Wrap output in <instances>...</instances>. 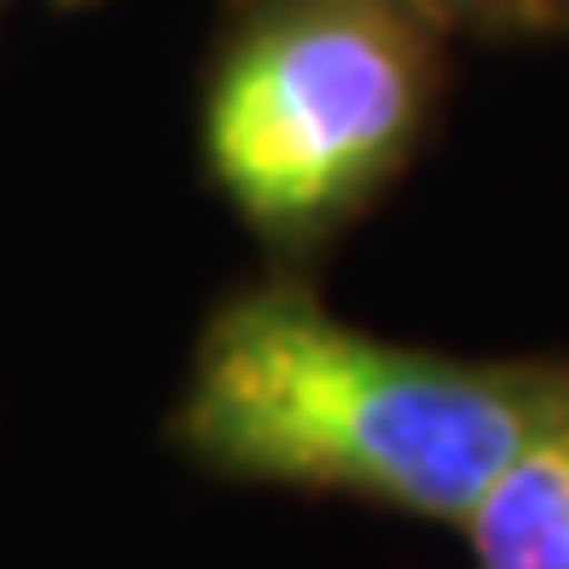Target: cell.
Masks as SVG:
<instances>
[{
  "label": "cell",
  "instance_id": "1",
  "mask_svg": "<svg viewBox=\"0 0 569 569\" xmlns=\"http://www.w3.org/2000/svg\"><path fill=\"white\" fill-rule=\"evenodd\" d=\"M563 390V360L390 343L338 320L297 273H273L203 320L174 442L227 482L465 523Z\"/></svg>",
  "mask_w": 569,
  "mask_h": 569
},
{
  "label": "cell",
  "instance_id": "3",
  "mask_svg": "<svg viewBox=\"0 0 569 569\" xmlns=\"http://www.w3.org/2000/svg\"><path fill=\"white\" fill-rule=\"evenodd\" d=\"M459 529L471 569H569V390Z\"/></svg>",
  "mask_w": 569,
  "mask_h": 569
},
{
  "label": "cell",
  "instance_id": "5",
  "mask_svg": "<svg viewBox=\"0 0 569 569\" xmlns=\"http://www.w3.org/2000/svg\"><path fill=\"white\" fill-rule=\"evenodd\" d=\"M552 7V30H569V0H547Z\"/></svg>",
  "mask_w": 569,
  "mask_h": 569
},
{
  "label": "cell",
  "instance_id": "4",
  "mask_svg": "<svg viewBox=\"0 0 569 569\" xmlns=\"http://www.w3.org/2000/svg\"><path fill=\"white\" fill-rule=\"evenodd\" d=\"M419 7L436 30H465V36H529V30H552V7L547 0H407Z\"/></svg>",
  "mask_w": 569,
  "mask_h": 569
},
{
  "label": "cell",
  "instance_id": "2",
  "mask_svg": "<svg viewBox=\"0 0 569 569\" xmlns=\"http://www.w3.org/2000/svg\"><path fill=\"white\" fill-rule=\"evenodd\" d=\"M442 41L407 0H232L203 82V163L273 262L320 256L412 163Z\"/></svg>",
  "mask_w": 569,
  "mask_h": 569
}]
</instances>
